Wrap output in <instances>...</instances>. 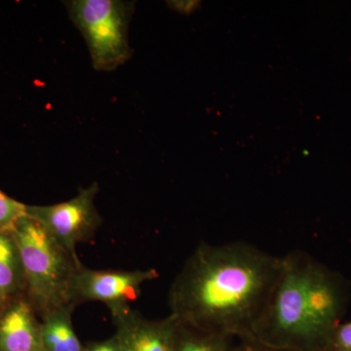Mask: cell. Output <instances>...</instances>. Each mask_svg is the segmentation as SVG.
Here are the masks:
<instances>
[{
    "label": "cell",
    "mask_w": 351,
    "mask_h": 351,
    "mask_svg": "<svg viewBox=\"0 0 351 351\" xmlns=\"http://www.w3.org/2000/svg\"><path fill=\"white\" fill-rule=\"evenodd\" d=\"M282 257L245 241L200 242L168 293L171 315L234 339H253Z\"/></svg>",
    "instance_id": "1"
},
{
    "label": "cell",
    "mask_w": 351,
    "mask_h": 351,
    "mask_svg": "<svg viewBox=\"0 0 351 351\" xmlns=\"http://www.w3.org/2000/svg\"><path fill=\"white\" fill-rule=\"evenodd\" d=\"M350 298V281L341 272L306 252H290L253 339L286 350L331 351Z\"/></svg>",
    "instance_id": "2"
},
{
    "label": "cell",
    "mask_w": 351,
    "mask_h": 351,
    "mask_svg": "<svg viewBox=\"0 0 351 351\" xmlns=\"http://www.w3.org/2000/svg\"><path fill=\"white\" fill-rule=\"evenodd\" d=\"M11 233L19 248L24 269L25 297L39 317L69 302V284L83 263L76 262L27 214Z\"/></svg>",
    "instance_id": "3"
},
{
    "label": "cell",
    "mask_w": 351,
    "mask_h": 351,
    "mask_svg": "<svg viewBox=\"0 0 351 351\" xmlns=\"http://www.w3.org/2000/svg\"><path fill=\"white\" fill-rule=\"evenodd\" d=\"M66 5L69 17L86 41L96 71H113L131 59L133 50L128 32L134 2L71 0Z\"/></svg>",
    "instance_id": "4"
},
{
    "label": "cell",
    "mask_w": 351,
    "mask_h": 351,
    "mask_svg": "<svg viewBox=\"0 0 351 351\" xmlns=\"http://www.w3.org/2000/svg\"><path fill=\"white\" fill-rule=\"evenodd\" d=\"M99 191V184L93 182L64 202L45 206L27 205L25 214L56 240L76 262H82L76 247L91 241L103 223L95 204Z\"/></svg>",
    "instance_id": "5"
},
{
    "label": "cell",
    "mask_w": 351,
    "mask_h": 351,
    "mask_svg": "<svg viewBox=\"0 0 351 351\" xmlns=\"http://www.w3.org/2000/svg\"><path fill=\"white\" fill-rule=\"evenodd\" d=\"M156 269L117 270L78 267L69 284V302H100L110 313H117L137 301L144 284L158 278Z\"/></svg>",
    "instance_id": "6"
},
{
    "label": "cell",
    "mask_w": 351,
    "mask_h": 351,
    "mask_svg": "<svg viewBox=\"0 0 351 351\" xmlns=\"http://www.w3.org/2000/svg\"><path fill=\"white\" fill-rule=\"evenodd\" d=\"M112 316L114 336L123 351L172 350L177 319L171 314L163 319H147L128 306Z\"/></svg>",
    "instance_id": "7"
},
{
    "label": "cell",
    "mask_w": 351,
    "mask_h": 351,
    "mask_svg": "<svg viewBox=\"0 0 351 351\" xmlns=\"http://www.w3.org/2000/svg\"><path fill=\"white\" fill-rule=\"evenodd\" d=\"M0 351H43L41 319L25 295L0 309Z\"/></svg>",
    "instance_id": "8"
},
{
    "label": "cell",
    "mask_w": 351,
    "mask_h": 351,
    "mask_svg": "<svg viewBox=\"0 0 351 351\" xmlns=\"http://www.w3.org/2000/svg\"><path fill=\"white\" fill-rule=\"evenodd\" d=\"M71 302L55 307L41 316V345L43 351H84L73 328Z\"/></svg>",
    "instance_id": "9"
},
{
    "label": "cell",
    "mask_w": 351,
    "mask_h": 351,
    "mask_svg": "<svg viewBox=\"0 0 351 351\" xmlns=\"http://www.w3.org/2000/svg\"><path fill=\"white\" fill-rule=\"evenodd\" d=\"M25 295L24 269L11 232H0V309Z\"/></svg>",
    "instance_id": "10"
},
{
    "label": "cell",
    "mask_w": 351,
    "mask_h": 351,
    "mask_svg": "<svg viewBox=\"0 0 351 351\" xmlns=\"http://www.w3.org/2000/svg\"><path fill=\"white\" fill-rule=\"evenodd\" d=\"M234 338L177 320L171 351H234Z\"/></svg>",
    "instance_id": "11"
},
{
    "label": "cell",
    "mask_w": 351,
    "mask_h": 351,
    "mask_svg": "<svg viewBox=\"0 0 351 351\" xmlns=\"http://www.w3.org/2000/svg\"><path fill=\"white\" fill-rule=\"evenodd\" d=\"M27 205L14 199L0 189V232H11L25 215Z\"/></svg>",
    "instance_id": "12"
},
{
    "label": "cell",
    "mask_w": 351,
    "mask_h": 351,
    "mask_svg": "<svg viewBox=\"0 0 351 351\" xmlns=\"http://www.w3.org/2000/svg\"><path fill=\"white\" fill-rule=\"evenodd\" d=\"M331 351H351V321L341 323L335 332Z\"/></svg>",
    "instance_id": "13"
},
{
    "label": "cell",
    "mask_w": 351,
    "mask_h": 351,
    "mask_svg": "<svg viewBox=\"0 0 351 351\" xmlns=\"http://www.w3.org/2000/svg\"><path fill=\"white\" fill-rule=\"evenodd\" d=\"M84 351H123L119 339L113 335L104 341H90L84 345Z\"/></svg>",
    "instance_id": "14"
}]
</instances>
